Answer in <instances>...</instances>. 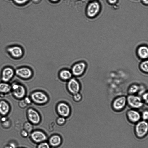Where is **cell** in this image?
Returning a JSON list of instances; mask_svg holds the SVG:
<instances>
[{
  "label": "cell",
  "mask_w": 148,
  "mask_h": 148,
  "mask_svg": "<svg viewBox=\"0 0 148 148\" xmlns=\"http://www.w3.org/2000/svg\"><path fill=\"white\" fill-rule=\"evenodd\" d=\"M62 142V139L61 137L57 134L51 136L49 140V143L50 145L55 147L59 146Z\"/></svg>",
  "instance_id": "ac0fdd59"
},
{
  "label": "cell",
  "mask_w": 148,
  "mask_h": 148,
  "mask_svg": "<svg viewBox=\"0 0 148 148\" xmlns=\"http://www.w3.org/2000/svg\"><path fill=\"white\" fill-rule=\"evenodd\" d=\"M59 0H50V1L53 2H57Z\"/></svg>",
  "instance_id": "8d00e7d4"
},
{
  "label": "cell",
  "mask_w": 148,
  "mask_h": 148,
  "mask_svg": "<svg viewBox=\"0 0 148 148\" xmlns=\"http://www.w3.org/2000/svg\"><path fill=\"white\" fill-rule=\"evenodd\" d=\"M27 118L29 122L33 125L39 124L41 121V117L38 112L34 109L30 108L27 112Z\"/></svg>",
  "instance_id": "ba28073f"
},
{
  "label": "cell",
  "mask_w": 148,
  "mask_h": 148,
  "mask_svg": "<svg viewBox=\"0 0 148 148\" xmlns=\"http://www.w3.org/2000/svg\"><path fill=\"white\" fill-rule=\"evenodd\" d=\"M71 71L67 69L61 71L59 73L60 78L63 80L67 81L71 79L72 76Z\"/></svg>",
  "instance_id": "d6986e66"
},
{
  "label": "cell",
  "mask_w": 148,
  "mask_h": 148,
  "mask_svg": "<svg viewBox=\"0 0 148 148\" xmlns=\"http://www.w3.org/2000/svg\"><path fill=\"white\" fill-rule=\"evenodd\" d=\"M49 143L45 141L39 143L37 148H50Z\"/></svg>",
  "instance_id": "4316f807"
},
{
  "label": "cell",
  "mask_w": 148,
  "mask_h": 148,
  "mask_svg": "<svg viewBox=\"0 0 148 148\" xmlns=\"http://www.w3.org/2000/svg\"><path fill=\"white\" fill-rule=\"evenodd\" d=\"M108 3L111 5H114L117 3L118 0H107Z\"/></svg>",
  "instance_id": "e575fe53"
},
{
  "label": "cell",
  "mask_w": 148,
  "mask_h": 148,
  "mask_svg": "<svg viewBox=\"0 0 148 148\" xmlns=\"http://www.w3.org/2000/svg\"><path fill=\"white\" fill-rule=\"evenodd\" d=\"M1 125L3 128L8 129L11 126L10 121L5 116H2L0 120Z\"/></svg>",
  "instance_id": "7402d4cb"
},
{
  "label": "cell",
  "mask_w": 148,
  "mask_h": 148,
  "mask_svg": "<svg viewBox=\"0 0 148 148\" xmlns=\"http://www.w3.org/2000/svg\"><path fill=\"white\" fill-rule=\"evenodd\" d=\"M143 3L145 5H147L148 4V0H141Z\"/></svg>",
  "instance_id": "d590c367"
},
{
  "label": "cell",
  "mask_w": 148,
  "mask_h": 148,
  "mask_svg": "<svg viewBox=\"0 0 148 148\" xmlns=\"http://www.w3.org/2000/svg\"><path fill=\"white\" fill-rule=\"evenodd\" d=\"M127 104V97L124 95L118 96L112 102L111 107L113 110L116 112L123 110Z\"/></svg>",
  "instance_id": "3957f363"
},
{
  "label": "cell",
  "mask_w": 148,
  "mask_h": 148,
  "mask_svg": "<svg viewBox=\"0 0 148 148\" xmlns=\"http://www.w3.org/2000/svg\"><path fill=\"white\" fill-rule=\"evenodd\" d=\"M30 137L34 142L39 143L45 142L47 139V137L43 132L39 130H36L31 132Z\"/></svg>",
  "instance_id": "30bf717a"
},
{
  "label": "cell",
  "mask_w": 148,
  "mask_h": 148,
  "mask_svg": "<svg viewBox=\"0 0 148 148\" xmlns=\"http://www.w3.org/2000/svg\"><path fill=\"white\" fill-rule=\"evenodd\" d=\"M139 68L143 73L147 74L148 73V61L147 60H143L140 64Z\"/></svg>",
  "instance_id": "603a6c76"
},
{
  "label": "cell",
  "mask_w": 148,
  "mask_h": 148,
  "mask_svg": "<svg viewBox=\"0 0 148 148\" xmlns=\"http://www.w3.org/2000/svg\"><path fill=\"white\" fill-rule=\"evenodd\" d=\"M82 98V95L79 92L73 95V99L75 101L79 102L81 100Z\"/></svg>",
  "instance_id": "d4e9b609"
},
{
  "label": "cell",
  "mask_w": 148,
  "mask_h": 148,
  "mask_svg": "<svg viewBox=\"0 0 148 148\" xmlns=\"http://www.w3.org/2000/svg\"><path fill=\"white\" fill-rule=\"evenodd\" d=\"M56 110L58 114L61 116L66 118L68 117L71 113L69 106L64 102H60L57 105Z\"/></svg>",
  "instance_id": "8fae6325"
},
{
  "label": "cell",
  "mask_w": 148,
  "mask_h": 148,
  "mask_svg": "<svg viewBox=\"0 0 148 148\" xmlns=\"http://www.w3.org/2000/svg\"><path fill=\"white\" fill-rule=\"evenodd\" d=\"M86 68V64L84 62L81 61L75 64L72 66L71 72L75 76H79L84 74Z\"/></svg>",
  "instance_id": "9c48e42d"
},
{
  "label": "cell",
  "mask_w": 148,
  "mask_h": 148,
  "mask_svg": "<svg viewBox=\"0 0 148 148\" xmlns=\"http://www.w3.org/2000/svg\"><path fill=\"white\" fill-rule=\"evenodd\" d=\"M126 117L129 123L132 124H135L141 119V113L137 110L132 108L127 112Z\"/></svg>",
  "instance_id": "52a82bcc"
},
{
  "label": "cell",
  "mask_w": 148,
  "mask_h": 148,
  "mask_svg": "<svg viewBox=\"0 0 148 148\" xmlns=\"http://www.w3.org/2000/svg\"><path fill=\"white\" fill-rule=\"evenodd\" d=\"M134 125L133 130L136 138L140 140L145 138L148 134V125L147 121L142 120Z\"/></svg>",
  "instance_id": "6da1fadb"
},
{
  "label": "cell",
  "mask_w": 148,
  "mask_h": 148,
  "mask_svg": "<svg viewBox=\"0 0 148 148\" xmlns=\"http://www.w3.org/2000/svg\"><path fill=\"white\" fill-rule=\"evenodd\" d=\"M67 87L69 92L74 95L79 92L80 89V85L79 82L75 78H71L67 83Z\"/></svg>",
  "instance_id": "7c38bea8"
},
{
  "label": "cell",
  "mask_w": 148,
  "mask_h": 148,
  "mask_svg": "<svg viewBox=\"0 0 148 148\" xmlns=\"http://www.w3.org/2000/svg\"><path fill=\"white\" fill-rule=\"evenodd\" d=\"M10 110V105L5 100L0 101V115L2 116H6L9 113Z\"/></svg>",
  "instance_id": "e0dca14e"
},
{
  "label": "cell",
  "mask_w": 148,
  "mask_h": 148,
  "mask_svg": "<svg viewBox=\"0 0 148 148\" xmlns=\"http://www.w3.org/2000/svg\"><path fill=\"white\" fill-rule=\"evenodd\" d=\"M23 129L27 131L28 133H31L33 129V124L30 122H26L23 125Z\"/></svg>",
  "instance_id": "cb8c5ba5"
},
{
  "label": "cell",
  "mask_w": 148,
  "mask_h": 148,
  "mask_svg": "<svg viewBox=\"0 0 148 148\" xmlns=\"http://www.w3.org/2000/svg\"><path fill=\"white\" fill-rule=\"evenodd\" d=\"M101 10V6L99 2L93 1L87 5L86 12L87 16L90 18H94L99 13Z\"/></svg>",
  "instance_id": "277c9868"
},
{
  "label": "cell",
  "mask_w": 148,
  "mask_h": 148,
  "mask_svg": "<svg viewBox=\"0 0 148 148\" xmlns=\"http://www.w3.org/2000/svg\"><path fill=\"white\" fill-rule=\"evenodd\" d=\"M137 54L138 58L143 60H147L148 57V48L145 45L139 46L137 50Z\"/></svg>",
  "instance_id": "2e32d148"
},
{
  "label": "cell",
  "mask_w": 148,
  "mask_h": 148,
  "mask_svg": "<svg viewBox=\"0 0 148 148\" xmlns=\"http://www.w3.org/2000/svg\"><path fill=\"white\" fill-rule=\"evenodd\" d=\"M141 118L142 120L147 121L148 118V112L147 110H144L141 113Z\"/></svg>",
  "instance_id": "f1b7e54d"
},
{
  "label": "cell",
  "mask_w": 148,
  "mask_h": 148,
  "mask_svg": "<svg viewBox=\"0 0 148 148\" xmlns=\"http://www.w3.org/2000/svg\"><path fill=\"white\" fill-rule=\"evenodd\" d=\"M11 91L14 97L20 99L23 98L26 94L25 87L18 83H14L11 85Z\"/></svg>",
  "instance_id": "8992f818"
},
{
  "label": "cell",
  "mask_w": 148,
  "mask_h": 148,
  "mask_svg": "<svg viewBox=\"0 0 148 148\" xmlns=\"http://www.w3.org/2000/svg\"><path fill=\"white\" fill-rule=\"evenodd\" d=\"M24 148L21 147H18V148Z\"/></svg>",
  "instance_id": "74e56055"
},
{
  "label": "cell",
  "mask_w": 148,
  "mask_h": 148,
  "mask_svg": "<svg viewBox=\"0 0 148 148\" xmlns=\"http://www.w3.org/2000/svg\"><path fill=\"white\" fill-rule=\"evenodd\" d=\"M14 73L13 69L11 67H7L4 68L1 73V80L4 82H9L13 77Z\"/></svg>",
  "instance_id": "9a60e30c"
},
{
  "label": "cell",
  "mask_w": 148,
  "mask_h": 148,
  "mask_svg": "<svg viewBox=\"0 0 148 148\" xmlns=\"http://www.w3.org/2000/svg\"><path fill=\"white\" fill-rule=\"evenodd\" d=\"M19 106L22 108H24L26 107L28 105L25 102L24 99L20 101L19 103Z\"/></svg>",
  "instance_id": "1f68e13d"
},
{
  "label": "cell",
  "mask_w": 148,
  "mask_h": 148,
  "mask_svg": "<svg viewBox=\"0 0 148 148\" xmlns=\"http://www.w3.org/2000/svg\"><path fill=\"white\" fill-rule=\"evenodd\" d=\"M11 85L6 82L0 83V93L5 94L11 91Z\"/></svg>",
  "instance_id": "44dd1931"
},
{
  "label": "cell",
  "mask_w": 148,
  "mask_h": 148,
  "mask_svg": "<svg viewBox=\"0 0 148 148\" xmlns=\"http://www.w3.org/2000/svg\"><path fill=\"white\" fill-rule=\"evenodd\" d=\"M140 89V86L136 84H133L129 87L127 92L129 95H136L139 92Z\"/></svg>",
  "instance_id": "ffe728a7"
},
{
  "label": "cell",
  "mask_w": 148,
  "mask_h": 148,
  "mask_svg": "<svg viewBox=\"0 0 148 148\" xmlns=\"http://www.w3.org/2000/svg\"><path fill=\"white\" fill-rule=\"evenodd\" d=\"M29 0H13L14 3L17 5H22L27 3Z\"/></svg>",
  "instance_id": "f546056e"
},
{
  "label": "cell",
  "mask_w": 148,
  "mask_h": 148,
  "mask_svg": "<svg viewBox=\"0 0 148 148\" xmlns=\"http://www.w3.org/2000/svg\"><path fill=\"white\" fill-rule=\"evenodd\" d=\"M16 75L23 79H28L32 75V70L27 67H22L17 69L15 71Z\"/></svg>",
  "instance_id": "5bb4252c"
},
{
  "label": "cell",
  "mask_w": 148,
  "mask_h": 148,
  "mask_svg": "<svg viewBox=\"0 0 148 148\" xmlns=\"http://www.w3.org/2000/svg\"><path fill=\"white\" fill-rule=\"evenodd\" d=\"M66 121L65 118L60 116L58 117L56 120L57 124L59 125H62L65 123Z\"/></svg>",
  "instance_id": "484cf974"
},
{
  "label": "cell",
  "mask_w": 148,
  "mask_h": 148,
  "mask_svg": "<svg viewBox=\"0 0 148 148\" xmlns=\"http://www.w3.org/2000/svg\"><path fill=\"white\" fill-rule=\"evenodd\" d=\"M3 148H16V147L13 144L9 142L4 146Z\"/></svg>",
  "instance_id": "d6a6232c"
},
{
  "label": "cell",
  "mask_w": 148,
  "mask_h": 148,
  "mask_svg": "<svg viewBox=\"0 0 148 148\" xmlns=\"http://www.w3.org/2000/svg\"><path fill=\"white\" fill-rule=\"evenodd\" d=\"M32 101L38 104H43L49 101L47 95L41 91H36L31 94L30 96Z\"/></svg>",
  "instance_id": "5b68a950"
},
{
  "label": "cell",
  "mask_w": 148,
  "mask_h": 148,
  "mask_svg": "<svg viewBox=\"0 0 148 148\" xmlns=\"http://www.w3.org/2000/svg\"><path fill=\"white\" fill-rule=\"evenodd\" d=\"M7 51L11 56L18 58L22 57L23 54V50L21 47L18 45H14L8 47Z\"/></svg>",
  "instance_id": "4fadbf2b"
},
{
  "label": "cell",
  "mask_w": 148,
  "mask_h": 148,
  "mask_svg": "<svg viewBox=\"0 0 148 148\" xmlns=\"http://www.w3.org/2000/svg\"><path fill=\"white\" fill-rule=\"evenodd\" d=\"M29 133L25 130L23 129L20 131L21 135L23 138H26L28 135Z\"/></svg>",
  "instance_id": "4dcf8cb0"
},
{
  "label": "cell",
  "mask_w": 148,
  "mask_h": 148,
  "mask_svg": "<svg viewBox=\"0 0 148 148\" xmlns=\"http://www.w3.org/2000/svg\"><path fill=\"white\" fill-rule=\"evenodd\" d=\"M141 97L144 103L147 104L148 103V93L147 92H145L143 93Z\"/></svg>",
  "instance_id": "83f0119b"
},
{
  "label": "cell",
  "mask_w": 148,
  "mask_h": 148,
  "mask_svg": "<svg viewBox=\"0 0 148 148\" xmlns=\"http://www.w3.org/2000/svg\"><path fill=\"white\" fill-rule=\"evenodd\" d=\"M127 104L132 109H138L144 106L141 97L136 95H129L127 97Z\"/></svg>",
  "instance_id": "7a4b0ae2"
},
{
  "label": "cell",
  "mask_w": 148,
  "mask_h": 148,
  "mask_svg": "<svg viewBox=\"0 0 148 148\" xmlns=\"http://www.w3.org/2000/svg\"><path fill=\"white\" fill-rule=\"evenodd\" d=\"M24 100L27 105L30 104L32 102L31 98L28 97H25Z\"/></svg>",
  "instance_id": "836d02e7"
}]
</instances>
